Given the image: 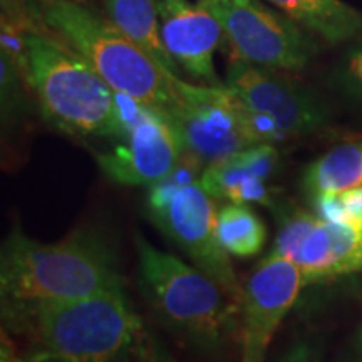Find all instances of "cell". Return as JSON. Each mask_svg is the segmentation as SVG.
<instances>
[{
  "label": "cell",
  "mask_w": 362,
  "mask_h": 362,
  "mask_svg": "<svg viewBox=\"0 0 362 362\" xmlns=\"http://www.w3.org/2000/svg\"><path fill=\"white\" fill-rule=\"evenodd\" d=\"M0 259L4 310H11L19 322L40 307L123 287L111 250L88 230H76L56 243L37 242L13 230Z\"/></svg>",
  "instance_id": "cell-1"
},
{
  "label": "cell",
  "mask_w": 362,
  "mask_h": 362,
  "mask_svg": "<svg viewBox=\"0 0 362 362\" xmlns=\"http://www.w3.org/2000/svg\"><path fill=\"white\" fill-rule=\"evenodd\" d=\"M22 71L45 119L59 131L71 136H123L117 94L74 49L30 27Z\"/></svg>",
  "instance_id": "cell-2"
},
{
  "label": "cell",
  "mask_w": 362,
  "mask_h": 362,
  "mask_svg": "<svg viewBox=\"0 0 362 362\" xmlns=\"http://www.w3.org/2000/svg\"><path fill=\"white\" fill-rule=\"evenodd\" d=\"M139 279L149 304L176 336L203 352H220L240 332L238 298L210 275L136 235Z\"/></svg>",
  "instance_id": "cell-3"
},
{
  "label": "cell",
  "mask_w": 362,
  "mask_h": 362,
  "mask_svg": "<svg viewBox=\"0 0 362 362\" xmlns=\"http://www.w3.org/2000/svg\"><path fill=\"white\" fill-rule=\"evenodd\" d=\"M37 17L81 54L116 94L166 115L176 103V74L131 42L110 19L74 0H39Z\"/></svg>",
  "instance_id": "cell-4"
},
{
  "label": "cell",
  "mask_w": 362,
  "mask_h": 362,
  "mask_svg": "<svg viewBox=\"0 0 362 362\" xmlns=\"http://www.w3.org/2000/svg\"><path fill=\"white\" fill-rule=\"evenodd\" d=\"M24 324L54 362H141L143 322L123 287L40 307Z\"/></svg>",
  "instance_id": "cell-5"
},
{
  "label": "cell",
  "mask_w": 362,
  "mask_h": 362,
  "mask_svg": "<svg viewBox=\"0 0 362 362\" xmlns=\"http://www.w3.org/2000/svg\"><path fill=\"white\" fill-rule=\"evenodd\" d=\"M176 103L166 112L183 146L185 161L214 165L223 158L260 144L237 94L226 84H189L173 79Z\"/></svg>",
  "instance_id": "cell-6"
},
{
  "label": "cell",
  "mask_w": 362,
  "mask_h": 362,
  "mask_svg": "<svg viewBox=\"0 0 362 362\" xmlns=\"http://www.w3.org/2000/svg\"><path fill=\"white\" fill-rule=\"evenodd\" d=\"M148 215L158 228L215 279L230 296L242 297L237 277L218 240V211L215 198L198 181H170L153 185L146 200Z\"/></svg>",
  "instance_id": "cell-7"
},
{
  "label": "cell",
  "mask_w": 362,
  "mask_h": 362,
  "mask_svg": "<svg viewBox=\"0 0 362 362\" xmlns=\"http://www.w3.org/2000/svg\"><path fill=\"white\" fill-rule=\"evenodd\" d=\"M225 84L242 101L260 143L298 138L327 123V110L310 90L272 69L233 57Z\"/></svg>",
  "instance_id": "cell-8"
},
{
  "label": "cell",
  "mask_w": 362,
  "mask_h": 362,
  "mask_svg": "<svg viewBox=\"0 0 362 362\" xmlns=\"http://www.w3.org/2000/svg\"><path fill=\"white\" fill-rule=\"evenodd\" d=\"M218 19L235 57L272 71L307 66L315 45L291 17L270 11L259 0H200Z\"/></svg>",
  "instance_id": "cell-9"
},
{
  "label": "cell",
  "mask_w": 362,
  "mask_h": 362,
  "mask_svg": "<svg viewBox=\"0 0 362 362\" xmlns=\"http://www.w3.org/2000/svg\"><path fill=\"white\" fill-rule=\"evenodd\" d=\"M123 117L124 141L110 153L96 156L99 168L119 185H153L171 178L185 161V153L176 131L165 115L128 98L126 110L117 96Z\"/></svg>",
  "instance_id": "cell-10"
},
{
  "label": "cell",
  "mask_w": 362,
  "mask_h": 362,
  "mask_svg": "<svg viewBox=\"0 0 362 362\" xmlns=\"http://www.w3.org/2000/svg\"><path fill=\"white\" fill-rule=\"evenodd\" d=\"M304 285L300 269L277 252H270L255 267L238 302L242 359L264 362L272 337Z\"/></svg>",
  "instance_id": "cell-11"
},
{
  "label": "cell",
  "mask_w": 362,
  "mask_h": 362,
  "mask_svg": "<svg viewBox=\"0 0 362 362\" xmlns=\"http://www.w3.org/2000/svg\"><path fill=\"white\" fill-rule=\"evenodd\" d=\"M163 42L170 56L193 79L221 86L215 72V52L225 37L216 17L206 7L188 0H158Z\"/></svg>",
  "instance_id": "cell-12"
},
{
  "label": "cell",
  "mask_w": 362,
  "mask_h": 362,
  "mask_svg": "<svg viewBox=\"0 0 362 362\" xmlns=\"http://www.w3.org/2000/svg\"><path fill=\"white\" fill-rule=\"evenodd\" d=\"M291 260L305 284L362 272V220L325 221L315 215L293 243Z\"/></svg>",
  "instance_id": "cell-13"
},
{
  "label": "cell",
  "mask_w": 362,
  "mask_h": 362,
  "mask_svg": "<svg viewBox=\"0 0 362 362\" xmlns=\"http://www.w3.org/2000/svg\"><path fill=\"white\" fill-rule=\"evenodd\" d=\"M279 165L274 144L260 143L208 165L200 176L202 187L214 198L240 205H269V180Z\"/></svg>",
  "instance_id": "cell-14"
},
{
  "label": "cell",
  "mask_w": 362,
  "mask_h": 362,
  "mask_svg": "<svg viewBox=\"0 0 362 362\" xmlns=\"http://www.w3.org/2000/svg\"><path fill=\"white\" fill-rule=\"evenodd\" d=\"M106 16L163 71L178 76V64L163 42L158 0H104Z\"/></svg>",
  "instance_id": "cell-15"
},
{
  "label": "cell",
  "mask_w": 362,
  "mask_h": 362,
  "mask_svg": "<svg viewBox=\"0 0 362 362\" xmlns=\"http://www.w3.org/2000/svg\"><path fill=\"white\" fill-rule=\"evenodd\" d=\"M293 22L332 44L362 33V13L342 0H269Z\"/></svg>",
  "instance_id": "cell-16"
},
{
  "label": "cell",
  "mask_w": 362,
  "mask_h": 362,
  "mask_svg": "<svg viewBox=\"0 0 362 362\" xmlns=\"http://www.w3.org/2000/svg\"><path fill=\"white\" fill-rule=\"evenodd\" d=\"M357 187H362V141L332 148L310 163L304 175V188L310 198Z\"/></svg>",
  "instance_id": "cell-17"
},
{
  "label": "cell",
  "mask_w": 362,
  "mask_h": 362,
  "mask_svg": "<svg viewBox=\"0 0 362 362\" xmlns=\"http://www.w3.org/2000/svg\"><path fill=\"white\" fill-rule=\"evenodd\" d=\"M265 225L247 205L228 203L218 211V240L228 255L247 259L265 245Z\"/></svg>",
  "instance_id": "cell-18"
},
{
  "label": "cell",
  "mask_w": 362,
  "mask_h": 362,
  "mask_svg": "<svg viewBox=\"0 0 362 362\" xmlns=\"http://www.w3.org/2000/svg\"><path fill=\"white\" fill-rule=\"evenodd\" d=\"M341 78L347 89L362 98V42L347 52L341 66Z\"/></svg>",
  "instance_id": "cell-19"
},
{
  "label": "cell",
  "mask_w": 362,
  "mask_h": 362,
  "mask_svg": "<svg viewBox=\"0 0 362 362\" xmlns=\"http://www.w3.org/2000/svg\"><path fill=\"white\" fill-rule=\"evenodd\" d=\"M33 0H2V17L34 27Z\"/></svg>",
  "instance_id": "cell-20"
},
{
  "label": "cell",
  "mask_w": 362,
  "mask_h": 362,
  "mask_svg": "<svg viewBox=\"0 0 362 362\" xmlns=\"http://www.w3.org/2000/svg\"><path fill=\"white\" fill-rule=\"evenodd\" d=\"M342 194V200L346 203L347 210L354 216H362V187L347 189V192L341 193Z\"/></svg>",
  "instance_id": "cell-21"
},
{
  "label": "cell",
  "mask_w": 362,
  "mask_h": 362,
  "mask_svg": "<svg viewBox=\"0 0 362 362\" xmlns=\"http://www.w3.org/2000/svg\"><path fill=\"white\" fill-rule=\"evenodd\" d=\"M0 362H22V357L17 356L16 346L8 337L6 327L0 332Z\"/></svg>",
  "instance_id": "cell-22"
},
{
  "label": "cell",
  "mask_w": 362,
  "mask_h": 362,
  "mask_svg": "<svg viewBox=\"0 0 362 362\" xmlns=\"http://www.w3.org/2000/svg\"><path fill=\"white\" fill-rule=\"evenodd\" d=\"M282 362H317L314 352H312L305 344H297L285 354Z\"/></svg>",
  "instance_id": "cell-23"
},
{
  "label": "cell",
  "mask_w": 362,
  "mask_h": 362,
  "mask_svg": "<svg viewBox=\"0 0 362 362\" xmlns=\"http://www.w3.org/2000/svg\"><path fill=\"white\" fill-rule=\"evenodd\" d=\"M141 359L143 362H178L171 359L170 356H166L161 349H156V347H146V346H144L143 349Z\"/></svg>",
  "instance_id": "cell-24"
},
{
  "label": "cell",
  "mask_w": 362,
  "mask_h": 362,
  "mask_svg": "<svg viewBox=\"0 0 362 362\" xmlns=\"http://www.w3.org/2000/svg\"><path fill=\"white\" fill-rule=\"evenodd\" d=\"M22 362H54L51 357L44 352H37V354H33L29 357H22Z\"/></svg>",
  "instance_id": "cell-25"
},
{
  "label": "cell",
  "mask_w": 362,
  "mask_h": 362,
  "mask_svg": "<svg viewBox=\"0 0 362 362\" xmlns=\"http://www.w3.org/2000/svg\"><path fill=\"white\" fill-rule=\"evenodd\" d=\"M359 352L362 357V324H361V330H359Z\"/></svg>",
  "instance_id": "cell-26"
},
{
  "label": "cell",
  "mask_w": 362,
  "mask_h": 362,
  "mask_svg": "<svg viewBox=\"0 0 362 362\" xmlns=\"http://www.w3.org/2000/svg\"><path fill=\"white\" fill-rule=\"evenodd\" d=\"M242 362H248V361H245V359H242Z\"/></svg>",
  "instance_id": "cell-27"
}]
</instances>
